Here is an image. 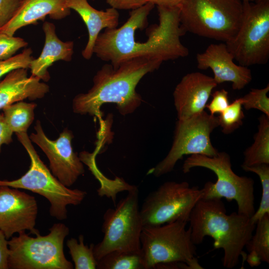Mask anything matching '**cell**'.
<instances>
[{"mask_svg":"<svg viewBox=\"0 0 269 269\" xmlns=\"http://www.w3.org/2000/svg\"><path fill=\"white\" fill-rule=\"evenodd\" d=\"M154 5L147 2L132 10L126 22L119 28L105 29L98 36L93 53L117 67L137 58L157 59L162 62L187 56L189 51L180 40L185 33L181 25L179 7L157 6L159 23L148 30L147 40L135 41V31L144 28Z\"/></svg>","mask_w":269,"mask_h":269,"instance_id":"1","label":"cell"},{"mask_svg":"<svg viewBox=\"0 0 269 269\" xmlns=\"http://www.w3.org/2000/svg\"><path fill=\"white\" fill-rule=\"evenodd\" d=\"M162 63L157 59L137 58L117 67L111 64L104 65L94 76L92 88L74 98L73 112L99 116L103 105L114 103L121 115L133 113L142 101L136 91L137 84L145 75L158 69Z\"/></svg>","mask_w":269,"mask_h":269,"instance_id":"2","label":"cell"},{"mask_svg":"<svg viewBox=\"0 0 269 269\" xmlns=\"http://www.w3.org/2000/svg\"><path fill=\"white\" fill-rule=\"evenodd\" d=\"M189 222L193 244H201L206 236L213 238L214 249L224 251L222 264L227 269L238 264L256 227L250 217L235 212L227 214L221 199H200L191 211Z\"/></svg>","mask_w":269,"mask_h":269,"instance_id":"3","label":"cell"},{"mask_svg":"<svg viewBox=\"0 0 269 269\" xmlns=\"http://www.w3.org/2000/svg\"><path fill=\"white\" fill-rule=\"evenodd\" d=\"M179 8L185 32L225 43L237 33L244 6L241 0H184Z\"/></svg>","mask_w":269,"mask_h":269,"instance_id":"4","label":"cell"},{"mask_svg":"<svg viewBox=\"0 0 269 269\" xmlns=\"http://www.w3.org/2000/svg\"><path fill=\"white\" fill-rule=\"evenodd\" d=\"M187 223L176 221L143 227L140 254L144 269L176 262L185 263L190 269L203 268L195 257L196 245L191 240L190 228L186 229Z\"/></svg>","mask_w":269,"mask_h":269,"instance_id":"5","label":"cell"},{"mask_svg":"<svg viewBox=\"0 0 269 269\" xmlns=\"http://www.w3.org/2000/svg\"><path fill=\"white\" fill-rule=\"evenodd\" d=\"M201 167L209 169L216 175L217 181L206 182L202 188V199L234 200L238 206V213L251 217L255 212L254 181L251 177L240 176L232 170L231 158L225 152H218L216 156L192 154L184 162L183 173L191 168Z\"/></svg>","mask_w":269,"mask_h":269,"instance_id":"6","label":"cell"},{"mask_svg":"<svg viewBox=\"0 0 269 269\" xmlns=\"http://www.w3.org/2000/svg\"><path fill=\"white\" fill-rule=\"evenodd\" d=\"M16 134L30 157L29 168L17 179L0 180V185L28 190L44 197L50 203V215L59 220L66 219L67 206L81 204L87 192L78 189H70L61 183L41 160L27 132Z\"/></svg>","mask_w":269,"mask_h":269,"instance_id":"7","label":"cell"},{"mask_svg":"<svg viewBox=\"0 0 269 269\" xmlns=\"http://www.w3.org/2000/svg\"><path fill=\"white\" fill-rule=\"evenodd\" d=\"M45 236L32 237L23 232L8 240V268L10 269H72L73 265L63 251L69 229L61 223L54 224Z\"/></svg>","mask_w":269,"mask_h":269,"instance_id":"8","label":"cell"},{"mask_svg":"<svg viewBox=\"0 0 269 269\" xmlns=\"http://www.w3.org/2000/svg\"><path fill=\"white\" fill-rule=\"evenodd\" d=\"M143 226L139 207V191L134 186L115 208H109L103 216L104 237L94 245V255L98 261L114 251L140 254V235Z\"/></svg>","mask_w":269,"mask_h":269,"instance_id":"9","label":"cell"},{"mask_svg":"<svg viewBox=\"0 0 269 269\" xmlns=\"http://www.w3.org/2000/svg\"><path fill=\"white\" fill-rule=\"evenodd\" d=\"M243 6L239 28L225 43L239 65L266 64L269 59V0L243 2Z\"/></svg>","mask_w":269,"mask_h":269,"instance_id":"10","label":"cell"},{"mask_svg":"<svg viewBox=\"0 0 269 269\" xmlns=\"http://www.w3.org/2000/svg\"><path fill=\"white\" fill-rule=\"evenodd\" d=\"M203 191L188 182L167 181L150 192L139 209L143 226L176 221L189 222L191 211L202 198Z\"/></svg>","mask_w":269,"mask_h":269,"instance_id":"11","label":"cell"},{"mask_svg":"<svg viewBox=\"0 0 269 269\" xmlns=\"http://www.w3.org/2000/svg\"><path fill=\"white\" fill-rule=\"evenodd\" d=\"M218 126V117L204 111L187 119L178 120L169 151L149 172L157 177L167 174L185 155L216 156L218 151L211 143L210 135Z\"/></svg>","mask_w":269,"mask_h":269,"instance_id":"12","label":"cell"},{"mask_svg":"<svg viewBox=\"0 0 269 269\" xmlns=\"http://www.w3.org/2000/svg\"><path fill=\"white\" fill-rule=\"evenodd\" d=\"M34 129L35 133H31L29 138L47 156L51 172L63 185L72 186L85 172L82 160L72 148V132L65 129L53 140L46 135L39 121H36Z\"/></svg>","mask_w":269,"mask_h":269,"instance_id":"13","label":"cell"},{"mask_svg":"<svg viewBox=\"0 0 269 269\" xmlns=\"http://www.w3.org/2000/svg\"><path fill=\"white\" fill-rule=\"evenodd\" d=\"M38 213L34 196L17 188L0 185V230L8 240L14 234L26 230L34 234Z\"/></svg>","mask_w":269,"mask_h":269,"instance_id":"14","label":"cell"},{"mask_svg":"<svg viewBox=\"0 0 269 269\" xmlns=\"http://www.w3.org/2000/svg\"><path fill=\"white\" fill-rule=\"evenodd\" d=\"M234 60L225 43L211 44L196 55L198 68L211 69L217 84L230 82L234 90H240L250 83L252 76L248 67L237 65Z\"/></svg>","mask_w":269,"mask_h":269,"instance_id":"15","label":"cell"},{"mask_svg":"<svg viewBox=\"0 0 269 269\" xmlns=\"http://www.w3.org/2000/svg\"><path fill=\"white\" fill-rule=\"evenodd\" d=\"M217 85L213 77L199 72L184 76L173 94L178 120L187 119L204 111Z\"/></svg>","mask_w":269,"mask_h":269,"instance_id":"16","label":"cell"},{"mask_svg":"<svg viewBox=\"0 0 269 269\" xmlns=\"http://www.w3.org/2000/svg\"><path fill=\"white\" fill-rule=\"evenodd\" d=\"M66 0H22L20 5L11 20L0 29V33L14 35L21 27L50 18L60 20L70 14Z\"/></svg>","mask_w":269,"mask_h":269,"instance_id":"17","label":"cell"},{"mask_svg":"<svg viewBox=\"0 0 269 269\" xmlns=\"http://www.w3.org/2000/svg\"><path fill=\"white\" fill-rule=\"evenodd\" d=\"M36 77L28 76L27 69L19 68L7 73L0 82V109L19 101L42 99L49 87Z\"/></svg>","mask_w":269,"mask_h":269,"instance_id":"18","label":"cell"},{"mask_svg":"<svg viewBox=\"0 0 269 269\" xmlns=\"http://www.w3.org/2000/svg\"><path fill=\"white\" fill-rule=\"evenodd\" d=\"M42 29L45 35L43 49L38 57L32 60L29 68L32 76L47 82L50 78L48 69L54 62L59 60L71 61L74 43L73 41L60 40L56 34L55 25L51 22L44 21Z\"/></svg>","mask_w":269,"mask_h":269,"instance_id":"19","label":"cell"},{"mask_svg":"<svg viewBox=\"0 0 269 269\" xmlns=\"http://www.w3.org/2000/svg\"><path fill=\"white\" fill-rule=\"evenodd\" d=\"M66 5L76 11L86 24L88 32V40L82 52L84 58L89 60L93 53L95 41L103 29L117 27L119 13L117 9L110 7L99 10L93 7L87 0H66Z\"/></svg>","mask_w":269,"mask_h":269,"instance_id":"20","label":"cell"},{"mask_svg":"<svg viewBox=\"0 0 269 269\" xmlns=\"http://www.w3.org/2000/svg\"><path fill=\"white\" fill-rule=\"evenodd\" d=\"M259 121L258 131L254 135V143L245 151L241 166L269 164V117L264 114Z\"/></svg>","mask_w":269,"mask_h":269,"instance_id":"21","label":"cell"},{"mask_svg":"<svg viewBox=\"0 0 269 269\" xmlns=\"http://www.w3.org/2000/svg\"><path fill=\"white\" fill-rule=\"evenodd\" d=\"M34 103L19 101L2 109L5 121L15 134L26 133L34 118Z\"/></svg>","mask_w":269,"mask_h":269,"instance_id":"22","label":"cell"},{"mask_svg":"<svg viewBox=\"0 0 269 269\" xmlns=\"http://www.w3.org/2000/svg\"><path fill=\"white\" fill-rule=\"evenodd\" d=\"M99 269H144L141 254L114 251L97 261Z\"/></svg>","mask_w":269,"mask_h":269,"instance_id":"23","label":"cell"},{"mask_svg":"<svg viewBox=\"0 0 269 269\" xmlns=\"http://www.w3.org/2000/svg\"><path fill=\"white\" fill-rule=\"evenodd\" d=\"M255 233L246 244L249 252L256 253L262 262L269 263V214H265L256 224Z\"/></svg>","mask_w":269,"mask_h":269,"instance_id":"24","label":"cell"},{"mask_svg":"<svg viewBox=\"0 0 269 269\" xmlns=\"http://www.w3.org/2000/svg\"><path fill=\"white\" fill-rule=\"evenodd\" d=\"M94 244L90 247L85 245L84 236H79V242L72 238L67 242L69 253L74 263L75 269H95L97 268V261L94 255Z\"/></svg>","mask_w":269,"mask_h":269,"instance_id":"25","label":"cell"},{"mask_svg":"<svg viewBox=\"0 0 269 269\" xmlns=\"http://www.w3.org/2000/svg\"><path fill=\"white\" fill-rule=\"evenodd\" d=\"M241 167L247 172L257 174L261 182L262 194L260 204L257 210L250 217L252 222L256 224L265 214H269V164H261Z\"/></svg>","mask_w":269,"mask_h":269,"instance_id":"26","label":"cell"},{"mask_svg":"<svg viewBox=\"0 0 269 269\" xmlns=\"http://www.w3.org/2000/svg\"><path fill=\"white\" fill-rule=\"evenodd\" d=\"M242 106L241 98L237 99L217 117L219 126L224 134H230L243 124L244 114Z\"/></svg>","mask_w":269,"mask_h":269,"instance_id":"27","label":"cell"},{"mask_svg":"<svg viewBox=\"0 0 269 269\" xmlns=\"http://www.w3.org/2000/svg\"><path fill=\"white\" fill-rule=\"evenodd\" d=\"M269 91V84L263 89H252L241 98L244 108L247 110L257 109L269 117V98L267 96Z\"/></svg>","mask_w":269,"mask_h":269,"instance_id":"28","label":"cell"},{"mask_svg":"<svg viewBox=\"0 0 269 269\" xmlns=\"http://www.w3.org/2000/svg\"><path fill=\"white\" fill-rule=\"evenodd\" d=\"M32 50L31 48L24 49L19 54L12 57L0 60V78L10 72L19 68H29L30 64L34 58L32 56Z\"/></svg>","mask_w":269,"mask_h":269,"instance_id":"29","label":"cell"},{"mask_svg":"<svg viewBox=\"0 0 269 269\" xmlns=\"http://www.w3.org/2000/svg\"><path fill=\"white\" fill-rule=\"evenodd\" d=\"M28 43L23 38L0 33V60L9 58Z\"/></svg>","mask_w":269,"mask_h":269,"instance_id":"30","label":"cell"},{"mask_svg":"<svg viewBox=\"0 0 269 269\" xmlns=\"http://www.w3.org/2000/svg\"><path fill=\"white\" fill-rule=\"evenodd\" d=\"M212 99L206 107L210 115L222 113L229 105L228 92L223 89L215 91L212 94Z\"/></svg>","mask_w":269,"mask_h":269,"instance_id":"31","label":"cell"},{"mask_svg":"<svg viewBox=\"0 0 269 269\" xmlns=\"http://www.w3.org/2000/svg\"><path fill=\"white\" fill-rule=\"evenodd\" d=\"M22 0H0V29L13 17Z\"/></svg>","mask_w":269,"mask_h":269,"instance_id":"32","label":"cell"},{"mask_svg":"<svg viewBox=\"0 0 269 269\" xmlns=\"http://www.w3.org/2000/svg\"><path fill=\"white\" fill-rule=\"evenodd\" d=\"M106 2L117 10H133L147 3L146 0H106Z\"/></svg>","mask_w":269,"mask_h":269,"instance_id":"33","label":"cell"},{"mask_svg":"<svg viewBox=\"0 0 269 269\" xmlns=\"http://www.w3.org/2000/svg\"><path fill=\"white\" fill-rule=\"evenodd\" d=\"M8 240L0 230V269H8Z\"/></svg>","mask_w":269,"mask_h":269,"instance_id":"34","label":"cell"},{"mask_svg":"<svg viewBox=\"0 0 269 269\" xmlns=\"http://www.w3.org/2000/svg\"><path fill=\"white\" fill-rule=\"evenodd\" d=\"M13 132L6 124L3 114L0 113V152L3 144H8L12 141Z\"/></svg>","mask_w":269,"mask_h":269,"instance_id":"35","label":"cell"},{"mask_svg":"<svg viewBox=\"0 0 269 269\" xmlns=\"http://www.w3.org/2000/svg\"><path fill=\"white\" fill-rule=\"evenodd\" d=\"M184 0H146L147 2H150L157 6L168 7H179Z\"/></svg>","mask_w":269,"mask_h":269,"instance_id":"36","label":"cell"},{"mask_svg":"<svg viewBox=\"0 0 269 269\" xmlns=\"http://www.w3.org/2000/svg\"><path fill=\"white\" fill-rule=\"evenodd\" d=\"M247 261L252 267L258 266L262 263L258 255L254 252H249V255L247 256Z\"/></svg>","mask_w":269,"mask_h":269,"instance_id":"37","label":"cell"},{"mask_svg":"<svg viewBox=\"0 0 269 269\" xmlns=\"http://www.w3.org/2000/svg\"><path fill=\"white\" fill-rule=\"evenodd\" d=\"M243 2H254L256 0H241Z\"/></svg>","mask_w":269,"mask_h":269,"instance_id":"38","label":"cell"},{"mask_svg":"<svg viewBox=\"0 0 269 269\" xmlns=\"http://www.w3.org/2000/svg\"><path fill=\"white\" fill-rule=\"evenodd\" d=\"M259 0H256L255 1H259Z\"/></svg>","mask_w":269,"mask_h":269,"instance_id":"39","label":"cell"}]
</instances>
